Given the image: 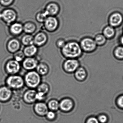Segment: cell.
<instances>
[{"label": "cell", "instance_id": "cell-1", "mask_svg": "<svg viewBox=\"0 0 123 123\" xmlns=\"http://www.w3.org/2000/svg\"><path fill=\"white\" fill-rule=\"evenodd\" d=\"M82 49L79 44L75 42L66 43L61 49V53L65 59H78L82 55Z\"/></svg>", "mask_w": 123, "mask_h": 123}, {"label": "cell", "instance_id": "cell-2", "mask_svg": "<svg viewBox=\"0 0 123 123\" xmlns=\"http://www.w3.org/2000/svg\"><path fill=\"white\" fill-rule=\"evenodd\" d=\"M23 77L25 86L28 88L36 89L42 82V77L36 70L28 71Z\"/></svg>", "mask_w": 123, "mask_h": 123}, {"label": "cell", "instance_id": "cell-3", "mask_svg": "<svg viewBox=\"0 0 123 123\" xmlns=\"http://www.w3.org/2000/svg\"><path fill=\"white\" fill-rule=\"evenodd\" d=\"M5 82L6 85L13 91H18L25 86L23 77L19 74L8 75Z\"/></svg>", "mask_w": 123, "mask_h": 123}, {"label": "cell", "instance_id": "cell-4", "mask_svg": "<svg viewBox=\"0 0 123 123\" xmlns=\"http://www.w3.org/2000/svg\"><path fill=\"white\" fill-rule=\"evenodd\" d=\"M21 68V63L13 58L8 60L5 64V71L8 75L19 74Z\"/></svg>", "mask_w": 123, "mask_h": 123}, {"label": "cell", "instance_id": "cell-5", "mask_svg": "<svg viewBox=\"0 0 123 123\" xmlns=\"http://www.w3.org/2000/svg\"><path fill=\"white\" fill-rule=\"evenodd\" d=\"M80 66V62L78 59H65L62 64L63 71L68 74H73Z\"/></svg>", "mask_w": 123, "mask_h": 123}, {"label": "cell", "instance_id": "cell-6", "mask_svg": "<svg viewBox=\"0 0 123 123\" xmlns=\"http://www.w3.org/2000/svg\"><path fill=\"white\" fill-rule=\"evenodd\" d=\"M17 17V12L12 8L5 9L0 13V18L8 25H11L15 22Z\"/></svg>", "mask_w": 123, "mask_h": 123}, {"label": "cell", "instance_id": "cell-7", "mask_svg": "<svg viewBox=\"0 0 123 123\" xmlns=\"http://www.w3.org/2000/svg\"><path fill=\"white\" fill-rule=\"evenodd\" d=\"M74 100L69 97H64L59 100V111L62 113H70L74 109Z\"/></svg>", "mask_w": 123, "mask_h": 123}, {"label": "cell", "instance_id": "cell-8", "mask_svg": "<svg viewBox=\"0 0 123 123\" xmlns=\"http://www.w3.org/2000/svg\"><path fill=\"white\" fill-rule=\"evenodd\" d=\"M39 62V60L36 57H26L21 62V67L23 69L27 72L36 70Z\"/></svg>", "mask_w": 123, "mask_h": 123}, {"label": "cell", "instance_id": "cell-9", "mask_svg": "<svg viewBox=\"0 0 123 123\" xmlns=\"http://www.w3.org/2000/svg\"><path fill=\"white\" fill-rule=\"evenodd\" d=\"M36 89L28 88L22 95V99L23 102L27 105H32L37 102Z\"/></svg>", "mask_w": 123, "mask_h": 123}, {"label": "cell", "instance_id": "cell-10", "mask_svg": "<svg viewBox=\"0 0 123 123\" xmlns=\"http://www.w3.org/2000/svg\"><path fill=\"white\" fill-rule=\"evenodd\" d=\"M33 111L34 113L39 117H45L49 109L47 103L44 101H37L34 104Z\"/></svg>", "mask_w": 123, "mask_h": 123}, {"label": "cell", "instance_id": "cell-11", "mask_svg": "<svg viewBox=\"0 0 123 123\" xmlns=\"http://www.w3.org/2000/svg\"><path fill=\"white\" fill-rule=\"evenodd\" d=\"M44 28L49 32L55 31L59 26V22L55 16H49L44 23Z\"/></svg>", "mask_w": 123, "mask_h": 123}, {"label": "cell", "instance_id": "cell-12", "mask_svg": "<svg viewBox=\"0 0 123 123\" xmlns=\"http://www.w3.org/2000/svg\"><path fill=\"white\" fill-rule=\"evenodd\" d=\"M13 91L6 85L0 87V101L6 103L10 101L13 96Z\"/></svg>", "mask_w": 123, "mask_h": 123}, {"label": "cell", "instance_id": "cell-13", "mask_svg": "<svg viewBox=\"0 0 123 123\" xmlns=\"http://www.w3.org/2000/svg\"><path fill=\"white\" fill-rule=\"evenodd\" d=\"M96 44L94 40L90 38H86L81 41L80 47L82 50L86 52H90L95 50Z\"/></svg>", "mask_w": 123, "mask_h": 123}, {"label": "cell", "instance_id": "cell-14", "mask_svg": "<svg viewBox=\"0 0 123 123\" xmlns=\"http://www.w3.org/2000/svg\"><path fill=\"white\" fill-rule=\"evenodd\" d=\"M21 44V42L17 39L15 38L11 39L7 43V50L9 53L13 54L20 51Z\"/></svg>", "mask_w": 123, "mask_h": 123}, {"label": "cell", "instance_id": "cell-15", "mask_svg": "<svg viewBox=\"0 0 123 123\" xmlns=\"http://www.w3.org/2000/svg\"><path fill=\"white\" fill-rule=\"evenodd\" d=\"M60 10V8L59 5L56 3L51 2L46 6L44 11L48 16H55L59 13Z\"/></svg>", "mask_w": 123, "mask_h": 123}, {"label": "cell", "instance_id": "cell-16", "mask_svg": "<svg viewBox=\"0 0 123 123\" xmlns=\"http://www.w3.org/2000/svg\"><path fill=\"white\" fill-rule=\"evenodd\" d=\"M48 41V37L46 34L42 31L37 33L34 37V44L37 47L44 46Z\"/></svg>", "mask_w": 123, "mask_h": 123}, {"label": "cell", "instance_id": "cell-17", "mask_svg": "<svg viewBox=\"0 0 123 123\" xmlns=\"http://www.w3.org/2000/svg\"><path fill=\"white\" fill-rule=\"evenodd\" d=\"M9 31L13 36H19L23 31V25L20 22H14L10 25Z\"/></svg>", "mask_w": 123, "mask_h": 123}, {"label": "cell", "instance_id": "cell-18", "mask_svg": "<svg viewBox=\"0 0 123 123\" xmlns=\"http://www.w3.org/2000/svg\"><path fill=\"white\" fill-rule=\"evenodd\" d=\"M36 72L41 77L48 75L50 72V68L49 65L44 62H39L36 69Z\"/></svg>", "mask_w": 123, "mask_h": 123}, {"label": "cell", "instance_id": "cell-19", "mask_svg": "<svg viewBox=\"0 0 123 123\" xmlns=\"http://www.w3.org/2000/svg\"><path fill=\"white\" fill-rule=\"evenodd\" d=\"M73 74L75 80L79 82L85 81L87 77V73L86 69L81 66H80Z\"/></svg>", "mask_w": 123, "mask_h": 123}, {"label": "cell", "instance_id": "cell-20", "mask_svg": "<svg viewBox=\"0 0 123 123\" xmlns=\"http://www.w3.org/2000/svg\"><path fill=\"white\" fill-rule=\"evenodd\" d=\"M23 51L26 57H34L38 54V47L33 44L25 47Z\"/></svg>", "mask_w": 123, "mask_h": 123}, {"label": "cell", "instance_id": "cell-21", "mask_svg": "<svg viewBox=\"0 0 123 123\" xmlns=\"http://www.w3.org/2000/svg\"><path fill=\"white\" fill-rule=\"evenodd\" d=\"M123 21V17L121 14L118 13L111 15L109 18V23L113 26H118Z\"/></svg>", "mask_w": 123, "mask_h": 123}, {"label": "cell", "instance_id": "cell-22", "mask_svg": "<svg viewBox=\"0 0 123 123\" xmlns=\"http://www.w3.org/2000/svg\"><path fill=\"white\" fill-rule=\"evenodd\" d=\"M36 29V25L31 21H28L23 25V31L27 34H32Z\"/></svg>", "mask_w": 123, "mask_h": 123}, {"label": "cell", "instance_id": "cell-23", "mask_svg": "<svg viewBox=\"0 0 123 123\" xmlns=\"http://www.w3.org/2000/svg\"><path fill=\"white\" fill-rule=\"evenodd\" d=\"M49 111L57 112L59 111V100L56 98H52L48 101L47 103Z\"/></svg>", "mask_w": 123, "mask_h": 123}, {"label": "cell", "instance_id": "cell-24", "mask_svg": "<svg viewBox=\"0 0 123 123\" xmlns=\"http://www.w3.org/2000/svg\"><path fill=\"white\" fill-rule=\"evenodd\" d=\"M37 91L42 93L46 95H48L51 90L50 86L46 82H42L36 89Z\"/></svg>", "mask_w": 123, "mask_h": 123}, {"label": "cell", "instance_id": "cell-25", "mask_svg": "<svg viewBox=\"0 0 123 123\" xmlns=\"http://www.w3.org/2000/svg\"><path fill=\"white\" fill-rule=\"evenodd\" d=\"M21 43L25 47L34 44V37L31 34H26L21 38Z\"/></svg>", "mask_w": 123, "mask_h": 123}, {"label": "cell", "instance_id": "cell-26", "mask_svg": "<svg viewBox=\"0 0 123 123\" xmlns=\"http://www.w3.org/2000/svg\"><path fill=\"white\" fill-rule=\"evenodd\" d=\"M25 57V56L23 51L20 50L16 53L13 54V59L18 62L21 63Z\"/></svg>", "mask_w": 123, "mask_h": 123}, {"label": "cell", "instance_id": "cell-27", "mask_svg": "<svg viewBox=\"0 0 123 123\" xmlns=\"http://www.w3.org/2000/svg\"><path fill=\"white\" fill-rule=\"evenodd\" d=\"M48 16L44 11L39 12L36 15V20L39 23H44Z\"/></svg>", "mask_w": 123, "mask_h": 123}, {"label": "cell", "instance_id": "cell-28", "mask_svg": "<svg viewBox=\"0 0 123 123\" xmlns=\"http://www.w3.org/2000/svg\"><path fill=\"white\" fill-rule=\"evenodd\" d=\"M104 34L105 37L108 38L113 37L115 33V31L113 28L111 26H108L104 30Z\"/></svg>", "mask_w": 123, "mask_h": 123}, {"label": "cell", "instance_id": "cell-29", "mask_svg": "<svg viewBox=\"0 0 123 123\" xmlns=\"http://www.w3.org/2000/svg\"><path fill=\"white\" fill-rule=\"evenodd\" d=\"M114 56L119 60H123V47H117L114 50Z\"/></svg>", "mask_w": 123, "mask_h": 123}, {"label": "cell", "instance_id": "cell-30", "mask_svg": "<svg viewBox=\"0 0 123 123\" xmlns=\"http://www.w3.org/2000/svg\"><path fill=\"white\" fill-rule=\"evenodd\" d=\"M57 116V112L49 110L45 116V117L48 121H53L56 118Z\"/></svg>", "mask_w": 123, "mask_h": 123}, {"label": "cell", "instance_id": "cell-31", "mask_svg": "<svg viewBox=\"0 0 123 123\" xmlns=\"http://www.w3.org/2000/svg\"><path fill=\"white\" fill-rule=\"evenodd\" d=\"M95 42L96 44L99 45H103L106 42L105 37L102 34L97 35L95 39Z\"/></svg>", "mask_w": 123, "mask_h": 123}, {"label": "cell", "instance_id": "cell-32", "mask_svg": "<svg viewBox=\"0 0 123 123\" xmlns=\"http://www.w3.org/2000/svg\"><path fill=\"white\" fill-rule=\"evenodd\" d=\"M100 123H107L108 121V118L106 114H101L97 117Z\"/></svg>", "mask_w": 123, "mask_h": 123}, {"label": "cell", "instance_id": "cell-33", "mask_svg": "<svg viewBox=\"0 0 123 123\" xmlns=\"http://www.w3.org/2000/svg\"><path fill=\"white\" fill-rule=\"evenodd\" d=\"M47 96L44 94L39 92H37L36 98L37 102V101H44L47 98Z\"/></svg>", "mask_w": 123, "mask_h": 123}, {"label": "cell", "instance_id": "cell-34", "mask_svg": "<svg viewBox=\"0 0 123 123\" xmlns=\"http://www.w3.org/2000/svg\"><path fill=\"white\" fill-rule=\"evenodd\" d=\"M117 106L119 108L123 109V95L119 96L116 101Z\"/></svg>", "mask_w": 123, "mask_h": 123}, {"label": "cell", "instance_id": "cell-35", "mask_svg": "<svg viewBox=\"0 0 123 123\" xmlns=\"http://www.w3.org/2000/svg\"><path fill=\"white\" fill-rule=\"evenodd\" d=\"M66 43V42L64 39L62 38L59 39L57 40L56 42V46L57 48L61 49L65 46Z\"/></svg>", "mask_w": 123, "mask_h": 123}, {"label": "cell", "instance_id": "cell-36", "mask_svg": "<svg viewBox=\"0 0 123 123\" xmlns=\"http://www.w3.org/2000/svg\"><path fill=\"white\" fill-rule=\"evenodd\" d=\"M15 0H0V3L5 7H8L11 5L14 2Z\"/></svg>", "mask_w": 123, "mask_h": 123}, {"label": "cell", "instance_id": "cell-37", "mask_svg": "<svg viewBox=\"0 0 123 123\" xmlns=\"http://www.w3.org/2000/svg\"><path fill=\"white\" fill-rule=\"evenodd\" d=\"M85 123H100L97 117L91 116L88 118L86 120Z\"/></svg>", "mask_w": 123, "mask_h": 123}, {"label": "cell", "instance_id": "cell-38", "mask_svg": "<svg viewBox=\"0 0 123 123\" xmlns=\"http://www.w3.org/2000/svg\"><path fill=\"white\" fill-rule=\"evenodd\" d=\"M121 42L122 44L123 45V36L122 37L121 39Z\"/></svg>", "mask_w": 123, "mask_h": 123}]
</instances>
